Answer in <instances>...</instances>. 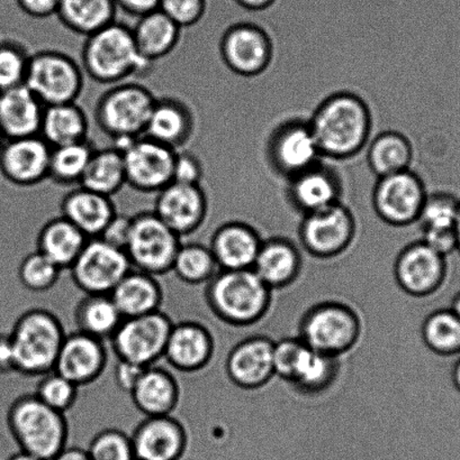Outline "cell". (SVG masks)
Returning a JSON list of instances; mask_svg holds the SVG:
<instances>
[{
    "label": "cell",
    "mask_w": 460,
    "mask_h": 460,
    "mask_svg": "<svg viewBox=\"0 0 460 460\" xmlns=\"http://www.w3.org/2000/svg\"><path fill=\"white\" fill-rule=\"evenodd\" d=\"M80 66L85 75L106 85L146 76L152 69V63L138 51L132 29L119 21L86 38Z\"/></svg>",
    "instance_id": "obj_2"
},
{
    "label": "cell",
    "mask_w": 460,
    "mask_h": 460,
    "mask_svg": "<svg viewBox=\"0 0 460 460\" xmlns=\"http://www.w3.org/2000/svg\"><path fill=\"white\" fill-rule=\"evenodd\" d=\"M233 2L248 13H263L274 7L277 0H233Z\"/></svg>",
    "instance_id": "obj_56"
},
{
    "label": "cell",
    "mask_w": 460,
    "mask_h": 460,
    "mask_svg": "<svg viewBox=\"0 0 460 460\" xmlns=\"http://www.w3.org/2000/svg\"><path fill=\"white\" fill-rule=\"evenodd\" d=\"M13 373H16V367L11 337L9 333L0 332V374L8 376Z\"/></svg>",
    "instance_id": "obj_55"
},
{
    "label": "cell",
    "mask_w": 460,
    "mask_h": 460,
    "mask_svg": "<svg viewBox=\"0 0 460 460\" xmlns=\"http://www.w3.org/2000/svg\"><path fill=\"white\" fill-rule=\"evenodd\" d=\"M263 242L250 225L229 222L221 225L212 234L209 247L220 270H251Z\"/></svg>",
    "instance_id": "obj_25"
},
{
    "label": "cell",
    "mask_w": 460,
    "mask_h": 460,
    "mask_svg": "<svg viewBox=\"0 0 460 460\" xmlns=\"http://www.w3.org/2000/svg\"><path fill=\"white\" fill-rule=\"evenodd\" d=\"M460 200L449 192L428 193L418 224L421 241L441 255L457 251L456 223Z\"/></svg>",
    "instance_id": "obj_24"
},
{
    "label": "cell",
    "mask_w": 460,
    "mask_h": 460,
    "mask_svg": "<svg viewBox=\"0 0 460 460\" xmlns=\"http://www.w3.org/2000/svg\"><path fill=\"white\" fill-rule=\"evenodd\" d=\"M421 333L432 353L443 358L460 355V319L452 309L436 310L428 315Z\"/></svg>",
    "instance_id": "obj_43"
},
{
    "label": "cell",
    "mask_w": 460,
    "mask_h": 460,
    "mask_svg": "<svg viewBox=\"0 0 460 460\" xmlns=\"http://www.w3.org/2000/svg\"><path fill=\"white\" fill-rule=\"evenodd\" d=\"M450 309H452L454 313L457 314V317L460 319V291L457 293L456 296H454L452 306H450Z\"/></svg>",
    "instance_id": "obj_60"
},
{
    "label": "cell",
    "mask_w": 460,
    "mask_h": 460,
    "mask_svg": "<svg viewBox=\"0 0 460 460\" xmlns=\"http://www.w3.org/2000/svg\"><path fill=\"white\" fill-rule=\"evenodd\" d=\"M87 452L92 460H135L131 436L116 428L97 432Z\"/></svg>",
    "instance_id": "obj_47"
},
{
    "label": "cell",
    "mask_w": 460,
    "mask_h": 460,
    "mask_svg": "<svg viewBox=\"0 0 460 460\" xmlns=\"http://www.w3.org/2000/svg\"><path fill=\"white\" fill-rule=\"evenodd\" d=\"M220 54L230 71L251 78L268 69L274 45L263 27L251 22H239L225 30L220 42Z\"/></svg>",
    "instance_id": "obj_16"
},
{
    "label": "cell",
    "mask_w": 460,
    "mask_h": 460,
    "mask_svg": "<svg viewBox=\"0 0 460 460\" xmlns=\"http://www.w3.org/2000/svg\"><path fill=\"white\" fill-rule=\"evenodd\" d=\"M164 311L122 320L112 336L111 347L117 360L149 367L164 358L167 341L174 326Z\"/></svg>",
    "instance_id": "obj_10"
},
{
    "label": "cell",
    "mask_w": 460,
    "mask_h": 460,
    "mask_svg": "<svg viewBox=\"0 0 460 460\" xmlns=\"http://www.w3.org/2000/svg\"><path fill=\"white\" fill-rule=\"evenodd\" d=\"M80 387L56 371L40 377L34 394L48 407L66 414L75 407Z\"/></svg>",
    "instance_id": "obj_46"
},
{
    "label": "cell",
    "mask_w": 460,
    "mask_h": 460,
    "mask_svg": "<svg viewBox=\"0 0 460 460\" xmlns=\"http://www.w3.org/2000/svg\"><path fill=\"white\" fill-rule=\"evenodd\" d=\"M77 331L110 341L119 328L122 314L110 295H85L74 311Z\"/></svg>",
    "instance_id": "obj_38"
},
{
    "label": "cell",
    "mask_w": 460,
    "mask_h": 460,
    "mask_svg": "<svg viewBox=\"0 0 460 460\" xmlns=\"http://www.w3.org/2000/svg\"><path fill=\"white\" fill-rule=\"evenodd\" d=\"M292 204L301 213L311 214L340 202V182L335 171L319 164L288 180Z\"/></svg>",
    "instance_id": "obj_30"
},
{
    "label": "cell",
    "mask_w": 460,
    "mask_h": 460,
    "mask_svg": "<svg viewBox=\"0 0 460 460\" xmlns=\"http://www.w3.org/2000/svg\"><path fill=\"white\" fill-rule=\"evenodd\" d=\"M7 427L21 452L43 460H53L67 447L69 438L66 414L48 407L34 394L13 401Z\"/></svg>",
    "instance_id": "obj_4"
},
{
    "label": "cell",
    "mask_w": 460,
    "mask_h": 460,
    "mask_svg": "<svg viewBox=\"0 0 460 460\" xmlns=\"http://www.w3.org/2000/svg\"><path fill=\"white\" fill-rule=\"evenodd\" d=\"M117 15L114 0H60L56 18L68 31L87 38L116 22Z\"/></svg>",
    "instance_id": "obj_36"
},
{
    "label": "cell",
    "mask_w": 460,
    "mask_h": 460,
    "mask_svg": "<svg viewBox=\"0 0 460 460\" xmlns=\"http://www.w3.org/2000/svg\"><path fill=\"white\" fill-rule=\"evenodd\" d=\"M150 89L138 83L111 85L98 98L94 111L97 128L123 150L134 139L144 137L157 102Z\"/></svg>",
    "instance_id": "obj_6"
},
{
    "label": "cell",
    "mask_w": 460,
    "mask_h": 460,
    "mask_svg": "<svg viewBox=\"0 0 460 460\" xmlns=\"http://www.w3.org/2000/svg\"><path fill=\"white\" fill-rule=\"evenodd\" d=\"M51 150L40 135L5 139L0 147V175L14 188L39 186L49 180Z\"/></svg>",
    "instance_id": "obj_18"
},
{
    "label": "cell",
    "mask_w": 460,
    "mask_h": 460,
    "mask_svg": "<svg viewBox=\"0 0 460 460\" xmlns=\"http://www.w3.org/2000/svg\"><path fill=\"white\" fill-rule=\"evenodd\" d=\"M25 84L44 106L77 102L85 88L80 63L58 49L32 53Z\"/></svg>",
    "instance_id": "obj_8"
},
{
    "label": "cell",
    "mask_w": 460,
    "mask_h": 460,
    "mask_svg": "<svg viewBox=\"0 0 460 460\" xmlns=\"http://www.w3.org/2000/svg\"><path fill=\"white\" fill-rule=\"evenodd\" d=\"M362 332V319L351 306L326 301L306 311L299 337L311 349L341 358L358 344Z\"/></svg>",
    "instance_id": "obj_7"
},
{
    "label": "cell",
    "mask_w": 460,
    "mask_h": 460,
    "mask_svg": "<svg viewBox=\"0 0 460 460\" xmlns=\"http://www.w3.org/2000/svg\"><path fill=\"white\" fill-rule=\"evenodd\" d=\"M252 270L273 291L286 288L299 278L301 252L288 239H267L263 242Z\"/></svg>",
    "instance_id": "obj_32"
},
{
    "label": "cell",
    "mask_w": 460,
    "mask_h": 460,
    "mask_svg": "<svg viewBox=\"0 0 460 460\" xmlns=\"http://www.w3.org/2000/svg\"><path fill=\"white\" fill-rule=\"evenodd\" d=\"M428 192L425 183L411 169L378 178L373 205L383 222L395 227L418 223Z\"/></svg>",
    "instance_id": "obj_12"
},
{
    "label": "cell",
    "mask_w": 460,
    "mask_h": 460,
    "mask_svg": "<svg viewBox=\"0 0 460 460\" xmlns=\"http://www.w3.org/2000/svg\"><path fill=\"white\" fill-rule=\"evenodd\" d=\"M114 2L119 13L138 20L159 9L161 0H114Z\"/></svg>",
    "instance_id": "obj_54"
},
{
    "label": "cell",
    "mask_w": 460,
    "mask_h": 460,
    "mask_svg": "<svg viewBox=\"0 0 460 460\" xmlns=\"http://www.w3.org/2000/svg\"><path fill=\"white\" fill-rule=\"evenodd\" d=\"M32 53L13 33L0 38V92L25 84Z\"/></svg>",
    "instance_id": "obj_44"
},
{
    "label": "cell",
    "mask_w": 460,
    "mask_h": 460,
    "mask_svg": "<svg viewBox=\"0 0 460 460\" xmlns=\"http://www.w3.org/2000/svg\"><path fill=\"white\" fill-rule=\"evenodd\" d=\"M66 336L61 320L51 311L43 308L25 311L9 332L16 373L41 377L54 371Z\"/></svg>",
    "instance_id": "obj_5"
},
{
    "label": "cell",
    "mask_w": 460,
    "mask_h": 460,
    "mask_svg": "<svg viewBox=\"0 0 460 460\" xmlns=\"http://www.w3.org/2000/svg\"><path fill=\"white\" fill-rule=\"evenodd\" d=\"M95 147L87 141L52 147L49 180L58 186H79Z\"/></svg>",
    "instance_id": "obj_41"
},
{
    "label": "cell",
    "mask_w": 460,
    "mask_h": 460,
    "mask_svg": "<svg viewBox=\"0 0 460 460\" xmlns=\"http://www.w3.org/2000/svg\"><path fill=\"white\" fill-rule=\"evenodd\" d=\"M159 9L180 29L200 24L207 13V0H161Z\"/></svg>",
    "instance_id": "obj_48"
},
{
    "label": "cell",
    "mask_w": 460,
    "mask_h": 460,
    "mask_svg": "<svg viewBox=\"0 0 460 460\" xmlns=\"http://www.w3.org/2000/svg\"><path fill=\"white\" fill-rule=\"evenodd\" d=\"M182 243L153 210H147L133 216L125 252L132 269L159 278L171 272Z\"/></svg>",
    "instance_id": "obj_9"
},
{
    "label": "cell",
    "mask_w": 460,
    "mask_h": 460,
    "mask_svg": "<svg viewBox=\"0 0 460 460\" xmlns=\"http://www.w3.org/2000/svg\"><path fill=\"white\" fill-rule=\"evenodd\" d=\"M273 341L255 336L238 342L230 351L225 371L233 385L245 390L265 386L275 376Z\"/></svg>",
    "instance_id": "obj_23"
},
{
    "label": "cell",
    "mask_w": 460,
    "mask_h": 460,
    "mask_svg": "<svg viewBox=\"0 0 460 460\" xmlns=\"http://www.w3.org/2000/svg\"><path fill=\"white\" fill-rule=\"evenodd\" d=\"M195 126V115L187 102L175 97L158 98L144 137L180 151L191 142Z\"/></svg>",
    "instance_id": "obj_26"
},
{
    "label": "cell",
    "mask_w": 460,
    "mask_h": 460,
    "mask_svg": "<svg viewBox=\"0 0 460 460\" xmlns=\"http://www.w3.org/2000/svg\"><path fill=\"white\" fill-rule=\"evenodd\" d=\"M394 275L399 287L410 296L435 295L447 279V257L422 241L410 243L395 261Z\"/></svg>",
    "instance_id": "obj_17"
},
{
    "label": "cell",
    "mask_w": 460,
    "mask_h": 460,
    "mask_svg": "<svg viewBox=\"0 0 460 460\" xmlns=\"http://www.w3.org/2000/svg\"><path fill=\"white\" fill-rule=\"evenodd\" d=\"M61 216L88 238H98L117 214L112 198L78 186L62 198Z\"/></svg>",
    "instance_id": "obj_29"
},
{
    "label": "cell",
    "mask_w": 460,
    "mask_h": 460,
    "mask_svg": "<svg viewBox=\"0 0 460 460\" xmlns=\"http://www.w3.org/2000/svg\"><path fill=\"white\" fill-rule=\"evenodd\" d=\"M131 29L139 53L152 65L175 51L184 31L160 9L138 18Z\"/></svg>",
    "instance_id": "obj_33"
},
{
    "label": "cell",
    "mask_w": 460,
    "mask_h": 460,
    "mask_svg": "<svg viewBox=\"0 0 460 460\" xmlns=\"http://www.w3.org/2000/svg\"><path fill=\"white\" fill-rule=\"evenodd\" d=\"M131 226H132V217L117 213L98 238L125 252L129 242Z\"/></svg>",
    "instance_id": "obj_51"
},
{
    "label": "cell",
    "mask_w": 460,
    "mask_h": 460,
    "mask_svg": "<svg viewBox=\"0 0 460 460\" xmlns=\"http://www.w3.org/2000/svg\"><path fill=\"white\" fill-rule=\"evenodd\" d=\"M132 270L124 251L89 238L69 270L72 282L85 295H111L126 274Z\"/></svg>",
    "instance_id": "obj_11"
},
{
    "label": "cell",
    "mask_w": 460,
    "mask_h": 460,
    "mask_svg": "<svg viewBox=\"0 0 460 460\" xmlns=\"http://www.w3.org/2000/svg\"><path fill=\"white\" fill-rule=\"evenodd\" d=\"M215 341L209 328L194 320L174 323L167 341L164 359L182 373H197L213 359Z\"/></svg>",
    "instance_id": "obj_22"
},
{
    "label": "cell",
    "mask_w": 460,
    "mask_h": 460,
    "mask_svg": "<svg viewBox=\"0 0 460 460\" xmlns=\"http://www.w3.org/2000/svg\"><path fill=\"white\" fill-rule=\"evenodd\" d=\"M62 270L42 252L27 254L18 266V279L27 291L44 293L52 290L60 279Z\"/></svg>",
    "instance_id": "obj_45"
},
{
    "label": "cell",
    "mask_w": 460,
    "mask_h": 460,
    "mask_svg": "<svg viewBox=\"0 0 460 460\" xmlns=\"http://www.w3.org/2000/svg\"><path fill=\"white\" fill-rule=\"evenodd\" d=\"M355 234L354 215L341 202L304 215L300 226L302 245L318 259L341 255L353 243Z\"/></svg>",
    "instance_id": "obj_13"
},
{
    "label": "cell",
    "mask_w": 460,
    "mask_h": 460,
    "mask_svg": "<svg viewBox=\"0 0 460 460\" xmlns=\"http://www.w3.org/2000/svg\"><path fill=\"white\" fill-rule=\"evenodd\" d=\"M273 290L254 270H220L206 284L205 300L221 322L247 327L260 322L272 305Z\"/></svg>",
    "instance_id": "obj_3"
},
{
    "label": "cell",
    "mask_w": 460,
    "mask_h": 460,
    "mask_svg": "<svg viewBox=\"0 0 460 460\" xmlns=\"http://www.w3.org/2000/svg\"><path fill=\"white\" fill-rule=\"evenodd\" d=\"M126 184L147 195L160 192L174 179V148L147 137L134 139L123 150Z\"/></svg>",
    "instance_id": "obj_15"
},
{
    "label": "cell",
    "mask_w": 460,
    "mask_h": 460,
    "mask_svg": "<svg viewBox=\"0 0 460 460\" xmlns=\"http://www.w3.org/2000/svg\"><path fill=\"white\" fill-rule=\"evenodd\" d=\"M53 460H92L87 449L80 447H67L59 453Z\"/></svg>",
    "instance_id": "obj_57"
},
{
    "label": "cell",
    "mask_w": 460,
    "mask_h": 460,
    "mask_svg": "<svg viewBox=\"0 0 460 460\" xmlns=\"http://www.w3.org/2000/svg\"><path fill=\"white\" fill-rule=\"evenodd\" d=\"M309 124L323 159L346 160L366 146L372 133V112L358 94L339 92L315 108Z\"/></svg>",
    "instance_id": "obj_1"
},
{
    "label": "cell",
    "mask_w": 460,
    "mask_h": 460,
    "mask_svg": "<svg viewBox=\"0 0 460 460\" xmlns=\"http://www.w3.org/2000/svg\"><path fill=\"white\" fill-rule=\"evenodd\" d=\"M153 213L183 239L204 225L209 198L201 184L171 182L157 193Z\"/></svg>",
    "instance_id": "obj_19"
},
{
    "label": "cell",
    "mask_w": 460,
    "mask_h": 460,
    "mask_svg": "<svg viewBox=\"0 0 460 460\" xmlns=\"http://www.w3.org/2000/svg\"><path fill=\"white\" fill-rule=\"evenodd\" d=\"M452 380L454 383V386L456 387V390L460 394V355L458 356L456 363H455L454 365Z\"/></svg>",
    "instance_id": "obj_58"
},
{
    "label": "cell",
    "mask_w": 460,
    "mask_h": 460,
    "mask_svg": "<svg viewBox=\"0 0 460 460\" xmlns=\"http://www.w3.org/2000/svg\"><path fill=\"white\" fill-rule=\"evenodd\" d=\"M7 460H43V459H40L38 457L32 456V455L26 454L24 452H21V450H20V452L12 455V456L9 457Z\"/></svg>",
    "instance_id": "obj_59"
},
{
    "label": "cell",
    "mask_w": 460,
    "mask_h": 460,
    "mask_svg": "<svg viewBox=\"0 0 460 460\" xmlns=\"http://www.w3.org/2000/svg\"><path fill=\"white\" fill-rule=\"evenodd\" d=\"M130 396L144 417L169 416L178 407L180 386L168 369L152 365L144 369Z\"/></svg>",
    "instance_id": "obj_28"
},
{
    "label": "cell",
    "mask_w": 460,
    "mask_h": 460,
    "mask_svg": "<svg viewBox=\"0 0 460 460\" xmlns=\"http://www.w3.org/2000/svg\"><path fill=\"white\" fill-rule=\"evenodd\" d=\"M5 139H6V138H5L3 130H2V128H0V147H2V146L5 142Z\"/></svg>",
    "instance_id": "obj_62"
},
{
    "label": "cell",
    "mask_w": 460,
    "mask_h": 460,
    "mask_svg": "<svg viewBox=\"0 0 460 460\" xmlns=\"http://www.w3.org/2000/svg\"><path fill=\"white\" fill-rule=\"evenodd\" d=\"M339 360L340 358L319 353L306 346L290 385L303 394H322L335 383L339 374Z\"/></svg>",
    "instance_id": "obj_40"
},
{
    "label": "cell",
    "mask_w": 460,
    "mask_h": 460,
    "mask_svg": "<svg viewBox=\"0 0 460 460\" xmlns=\"http://www.w3.org/2000/svg\"><path fill=\"white\" fill-rule=\"evenodd\" d=\"M110 296L123 319L157 313L165 299L158 278L134 269L121 279Z\"/></svg>",
    "instance_id": "obj_31"
},
{
    "label": "cell",
    "mask_w": 460,
    "mask_h": 460,
    "mask_svg": "<svg viewBox=\"0 0 460 460\" xmlns=\"http://www.w3.org/2000/svg\"><path fill=\"white\" fill-rule=\"evenodd\" d=\"M16 4L25 17L45 21L57 16L60 0H16Z\"/></svg>",
    "instance_id": "obj_52"
},
{
    "label": "cell",
    "mask_w": 460,
    "mask_h": 460,
    "mask_svg": "<svg viewBox=\"0 0 460 460\" xmlns=\"http://www.w3.org/2000/svg\"><path fill=\"white\" fill-rule=\"evenodd\" d=\"M305 342L297 337H287L274 344L275 376L290 383L297 363L306 349Z\"/></svg>",
    "instance_id": "obj_49"
},
{
    "label": "cell",
    "mask_w": 460,
    "mask_h": 460,
    "mask_svg": "<svg viewBox=\"0 0 460 460\" xmlns=\"http://www.w3.org/2000/svg\"><path fill=\"white\" fill-rule=\"evenodd\" d=\"M219 270L210 247L201 243H183L171 268L175 277L188 286H206Z\"/></svg>",
    "instance_id": "obj_42"
},
{
    "label": "cell",
    "mask_w": 460,
    "mask_h": 460,
    "mask_svg": "<svg viewBox=\"0 0 460 460\" xmlns=\"http://www.w3.org/2000/svg\"><path fill=\"white\" fill-rule=\"evenodd\" d=\"M413 160V147L410 139L396 130L378 134L369 146V168L378 178L410 170Z\"/></svg>",
    "instance_id": "obj_39"
},
{
    "label": "cell",
    "mask_w": 460,
    "mask_h": 460,
    "mask_svg": "<svg viewBox=\"0 0 460 460\" xmlns=\"http://www.w3.org/2000/svg\"><path fill=\"white\" fill-rule=\"evenodd\" d=\"M456 243H457V251L460 254V205L458 210V217L456 223Z\"/></svg>",
    "instance_id": "obj_61"
},
{
    "label": "cell",
    "mask_w": 460,
    "mask_h": 460,
    "mask_svg": "<svg viewBox=\"0 0 460 460\" xmlns=\"http://www.w3.org/2000/svg\"><path fill=\"white\" fill-rule=\"evenodd\" d=\"M267 155L275 171L287 180L321 164L320 152L309 120L292 119L277 126L270 135Z\"/></svg>",
    "instance_id": "obj_14"
},
{
    "label": "cell",
    "mask_w": 460,
    "mask_h": 460,
    "mask_svg": "<svg viewBox=\"0 0 460 460\" xmlns=\"http://www.w3.org/2000/svg\"><path fill=\"white\" fill-rule=\"evenodd\" d=\"M204 177L200 157L189 151L180 150L176 153L173 182L184 184H201Z\"/></svg>",
    "instance_id": "obj_50"
},
{
    "label": "cell",
    "mask_w": 460,
    "mask_h": 460,
    "mask_svg": "<svg viewBox=\"0 0 460 460\" xmlns=\"http://www.w3.org/2000/svg\"><path fill=\"white\" fill-rule=\"evenodd\" d=\"M89 120L77 102L45 106L40 137L51 147L87 141Z\"/></svg>",
    "instance_id": "obj_35"
},
{
    "label": "cell",
    "mask_w": 460,
    "mask_h": 460,
    "mask_svg": "<svg viewBox=\"0 0 460 460\" xmlns=\"http://www.w3.org/2000/svg\"><path fill=\"white\" fill-rule=\"evenodd\" d=\"M131 439L135 460H180L188 447L186 428L173 414L144 417Z\"/></svg>",
    "instance_id": "obj_21"
},
{
    "label": "cell",
    "mask_w": 460,
    "mask_h": 460,
    "mask_svg": "<svg viewBox=\"0 0 460 460\" xmlns=\"http://www.w3.org/2000/svg\"><path fill=\"white\" fill-rule=\"evenodd\" d=\"M126 184L123 153L115 146L95 148L79 186L110 197Z\"/></svg>",
    "instance_id": "obj_37"
},
{
    "label": "cell",
    "mask_w": 460,
    "mask_h": 460,
    "mask_svg": "<svg viewBox=\"0 0 460 460\" xmlns=\"http://www.w3.org/2000/svg\"><path fill=\"white\" fill-rule=\"evenodd\" d=\"M88 239L75 225L60 216L49 220L40 229L36 238V251L66 270L75 263Z\"/></svg>",
    "instance_id": "obj_34"
},
{
    "label": "cell",
    "mask_w": 460,
    "mask_h": 460,
    "mask_svg": "<svg viewBox=\"0 0 460 460\" xmlns=\"http://www.w3.org/2000/svg\"><path fill=\"white\" fill-rule=\"evenodd\" d=\"M146 368L147 367H140V365L137 364L117 360L114 371L117 387L125 392V394H130Z\"/></svg>",
    "instance_id": "obj_53"
},
{
    "label": "cell",
    "mask_w": 460,
    "mask_h": 460,
    "mask_svg": "<svg viewBox=\"0 0 460 460\" xmlns=\"http://www.w3.org/2000/svg\"><path fill=\"white\" fill-rule=\"evenodd\" d=\"M44 108L26 84L0 92V128L5 138L38 137Z\"/></svg>",
    "instance_id": "obj_27"
},
{
    "label": "cell",
    "mask_w": 460,
    "mask_h": 460,
    "mask_svg": "<svg viewBox=\"0 0 460 460\" xmlns=\"http://www.w3.org/2000/svg\"><path fill=\"white\" fill-rule=\"evenodd\" d=\"M105 341L76 331L67 333L54 371L78 387L94 385L107 367Z\"/></svg>",
    "instance_id": "obj_20"
}]
</instances>
